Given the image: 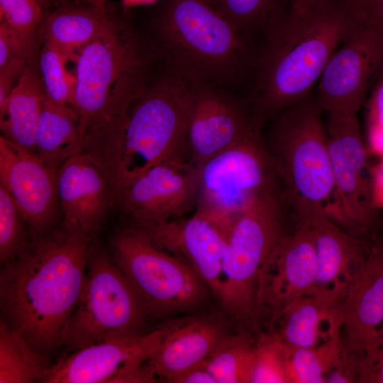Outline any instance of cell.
<instances>
[{
  "instance_id": "3957f363",
  "label": "cell",
  "mask_w": 383,
  "mask_h": 383,
  "mask_svg": "<svg viewBox=\"0 0 383 383\" xmlns=\"http://www.w3.org/2000/svg\"><path fill=\"white\" fill-rule=\"evenodd\" d=\"M150 55L127 26L109 19L76 54L72 108L82 152L101 158L120 135L132 106L148 90Z\"/></svg>"
},
{
  "instance_id": "9c48e42d",
  "label": "cell",
  "mask_w": 383,
  "mask_h": 383,
  "mask_svg": "<svg viewBox=\"0 0 383 383\" xmlns=\"http://www.w3.org/2000/svg\"><path fill=\"white\" fill-rule=\"evenodd\" d=\"M146 318L112 257L93 241L83 290L67 324L62 347L67 353L98 343L141 335Z\"/></svg>"
},
{
  "instance_id": "44dd1931",
  "label": "cell",
  "mask_w": 383,
  "mask_h": 383,
  "mask_svg": "<svg viewBox=\"0 0 383 383\" xmlns=\"http://www.w3.org/2000/svg\"><path fill=\"white\" fill-rule=\"evenodd\" d=\"M297 201L309 221L314 238L318 273L313 289L348 284L367 258L372 240L343 231L322 206L299 198Z\"/></svg>"
},
{
  "instance_id": "4dcf8cb0",
  "label": "cell",
  "mask_w": 383,
  "mask_h": 383,
  "mask_svg": "<svg viewBox=\"0 0 383 383\" xmlns=\"http://www.w3.org/2000/svg\"><path fill=\"white\" fill-rule=\"evenodd\" d=\"M218 12L251 36L282 13V0H206Z\"/></svg>"
},
{
  "instance_id": "277c9868",
  "label": "cell",
  "mask_w": 383,
  "mask_h": 383,
  "mask_svg": "<svg viewBox=\"0 0 383 383\" xmlns=\"http://www.w3.org/2000/svg\"><path fill=\"white\" fill-rule=\"evenodd\" d=\"M157 33L168 72L188 83L226 89L253 73L258 50L251 36L206 0H166Z\"/></svg>"
},
{
  "instance_id": "d590c367",
  "label": "cell",
  "mask_w": 383,
  "mask_h": 383,
  "mask_svg": "<svg viewBox=\"0 0 383 383\" xmlns=\"http://www.w3.org/2000/svg\"><path fill=\"white\" fill-rule=\"evenodd\" d=\"M36 43V38L0 22V67L16 59L29 62L35 54Z\"/></svg>"
},
{
  "instance_id": "6da1fadb",
  "label": "cell",
  "mask_w": 383,
  "mask_h": 383,
  "mask_svg": "<svg viewBox=\"0 0 383 383\" xmlns=\"http://www.w3.org/2000/svg\"><path fill=\"white\" fill-rule=\"evenodd\" d=\"M93 237L60 224L1 266V318L47 360L62 348L83 290Z\"/></svg>"
},
{
  "instance_id": "b9f144b4",
  "label": "cell",
  "mask_w": 383,
  "mask_h": 383,
  "mask_svg": "<svg viewBox=\"0 0 383 383\" xmlns=\"http://www.w3.org/2000/svg\"><path fill=\"white\" fill-rule=\"evenodd\" d=\"M371 174L374 201L379 209L383 207V161L373 170Z\"/></svg>"
},
{
  "instance_id": "bcb514c9",
  "label": "cell",
  "mask_w": 383,
  "mask_h": 383,
  "mask_svg": "<svg viewBox=\"0 0 383 383\" xmlns=\"http://www.w3.org/2000/svg\"><path fill=\"white\" fill-rule=\"evenodd\" d=\"M381 348L383 350V334H382V340H381Z\"/></svg>"
},
{
  "instance_id": "603a6c76",
  "label": "cell",
  "mask_w": 383,
  "mask_h": 383,
  "mask_svg": "<svg viewBox=\"0 0 383 383\" xmlns=\"http://www.w3.org/2000/svg\"><path fill=\"white\" fill-rule=\"evenodd\" d=\"M347 284L326 289H312L293 301L279 315L271 331L290 348L318 345L331 334L323 325L341 324L340 305Z\"/></svg>"
},
{
  "instance_id": "7a4b0ae2",
  "label": "cell",
  "mask_w": 383,
  "mask_h": 383,
  "mask_svg": "<svg viewBox=\"0 0 383 383\" xmlns=\"http://www.w3.org/2000/svg\"><path fill=\"white\" fill-rule=\"evenodd\" d=\"M354 24L344 0L284 9L263 32L258 50L250 99L256 116L265 122L311 94Z\"/></svg>"
},
{
  "instance_id": "5b68a950",
  "label": "cell",
  "mask_w": 383,
  "mask_h": 383,
  "mask_svg": "<svg viewBox=\"0 0 383 383\" xmlns=\"http://www.w3.org/2000/svg\"><path fill=\"white\" fill-rule=\"evenodd\" d=\"M189 84L167 72L131 108L119 136L99 163L113 194L184 148Z\"/></svg>"
},
{
  "instance_id": "ab89813d",
  "label": "cell",
  "mask_w": 383,
  "mask_h": 383,
  "mask_svg": "<svg viewBox=\"0 0 383 383\" xmlns=\"http://www.w3.org/2000/svg\"><path fill=\"white\" fill-rule=\"evenodd\" d=\"M357 383H383V350L372 362L362 361Z\"/></svg>"
},
{
  "instance_id": "9a60e30c",
  "label": "cell",
  "mask_w": 383,
  "mask_h": 383,
  "mask_svg": "<svg viewBox=\"0 0 383 383\" xmlns=\"http://www.w3.org/2000/svg\"><path fill=\"white\" fill-rule=\"evenodd\" d=\"M189 84L184 147L196 166L262 126L250 104L226 89L207 82Z\"/></svg>"
},
{
  "instance_id": "e0dca14e",
  "label": "cell",
  "mask_w": 383,
  "mask_h": 383,
  "mask_svg": "<svg viewBox=\"0 0 383 383\" xmlns=\"http://www.w3.org/2000/svg\"><path fill=\"white\" fill-rule=\"evenodd\" d=\"M342 349L372 362L383 334V236L346 286L340 305Z\"/></svg>"
},
{
  "instance_id": "83f0119b",
  "label": "cell",
  "mask_w": 383,
  "mask_h": 383,
  "mask_svg": "<svg viewBox=\"0 0 383 383\" xmlns=\"http://www.w3.org/2000/svg\"><path fill=\"white\" fill-rule=\"evenodd\" d=\"M255 345L247 334L227 335L206 362L216 383H250Z\"/></svg>"
},
{
  "instance_id": "7c38bea8",
  "label": "cell",
  "mask_w": 383,
  "mask_h": 383,
  "mask_svg": "<svg viewBox=\"0 0 383 383\" xmlns=\"http://www.w3.org/2000/svg\"><path fill=\"white\" fill-rule=\"evenodd\" d=\"M296 227L277 243L259 272L255 300V324L270 331L284 309L309 294L315 285L318 262L309 221L296 201Z\"/></svg>"
},
{
  "instance_id": "f1b7e54d",
  "label": "cell",
  "mask_w": 383,
  "mask_h": 383,
  "mask_svg": "<svg viewBox=\"0 0 383 383\" xmlns=\"http://www.w3.org/2000/svg\"><path fill=\"white\" fill-rule=\"evenodd\" d=\"M290 349L293 383H325L340 355V331L315 346Z\"/></svg>"
},
{
  "instance_id": "836d02e7",
  "label": "cell",
  "mask_w": 383,
  "mask_h": 383,
  "mask_svg": "<svg viewBox=\"0 0 383 383\" xmlns=\"http://www.w3.org/2000/svg\"><path fill=\"white\" fill-rule=\"evenodd\" d=\"M45 0H0V22L36 38L42 25Z\"/></svg>"
},
{
  "instance_id": "484cf974",
  "label": "cell",
  "mask_w": 383,
  "mask_h": 383,
  "mask_svg": "<svg viewBox=\"0 0 383 383\" xmlns=\"http://www.w3.org/2000/svg\"><path fill=\"white\" fill-rule=\"evenodd\" d=\"M109 19L106 11L91 6H65L52 13L43 23L44 43L75 57Z\"/></svg>"
},
{
  "instance_id": "30bf717a",
  "label": "cell",
  "mask_w": 383,
  "mask_h": 383,
  "mask_svg": "<svg viewBox=\"0 0 383 383\" xmlns=\"http://www.w3.org/2000/svg\"><path fill=\"white\" fill-rule=\"evenodd\" d=\"M322 109L311 94L272 118L270 149L284 187L291 194L322 206L334 184Z\"/></svg>"
},
{
  "instance_id": "74e56055",
  "label": "cell",
  "mask_w": 383,
  "mask_h": 383,
  "mask_svg": "<svg viewBox=\"0 0 383 383\" xmlns=\"http://www.w3.org/2000/svg\"><path fill=\"white\" fill-rule=\"evenodd\" d=\"M364 360L356 354L346 352L342 349L338 361L327 374L325 382H357L360 367Z\"/></svg>"
},
{
  "instance_id": "ffe728a7",
  "label": "cell",
  "mask_w": 383,
  "mask_h": 383,
  "mask_svg": "<svg viewBox=\"0 0 383 383\" xmlns=\"http://www.w3.org/2000/svg\"><path fill=\"white\" fill-rule=\"evenodd\" d=\"M57 191L61 223L94 238L114 203L105 172L87 155H75L60 167Z\"/></svg>"
},
{
  "instance_id": "ac0fdd59",
  "label": "cell",
  "mask_w": 383,
  "mask_h": 383,
  "mask_svg": "<svg viewBox=\"0 0 383 383\" xmlns=\"http://www.w3.org/2000/svg\"><path fill=\"white\" fill-rule=\"evenodd\" d=\"M172 325L141 335L98 343L67 353L45 370L40 382H118L157 351Z\"/></svg>"
},
{
  "instance_id": "7bdbcfd3",
  "label": "cell",
  "mask_w": 383,
  "mask_h": 383,
  "mask_svg": "<svg viewBox=\"0 0 383 383\" xmlns=\"http://www.w3.org/2000/svg\"><path fill=\"white\" fill-rule=\"evenodd\" d=\"M326 0H282V3H286L287 10L299 12L311 9L317 4Z\"/></svg>"
},
{
  "instance_id": "ba28073f",
  "label": "cell",
  "mask_w": 383,
  "mask_h": 383,
  "mask_svg": "<svg viewBox=\"0 0 383 383\" xmlns=\"http://www.w3.org/2000/svg\"><path fill=\"white\" fill-rule=\"evenodd\" d=\"M111 252L147 317L162 318L190 311L211 292L187 262L155 245L137 226L118 233L112 240Z\"/></svg>"
},
{
  "instance_id": "7402d4cb",
  "label": "cell",
  "mask_w": 383,
  "mask_h": 383,
  "mask_svg": "<svg viewBox=\"0 0 383 383\" xmlns=\"http://www.w3.org/2000/svg\"><path fill=\"white\" fill-rule=\"evenodd\" d=\"M226 335L218 324L207 319L172 324L143 367L155 382H172L206 362Z\"/></svg>"
},
{
  "instance_id": "d4e9b609",
  "label": "cell",
  "mask_w": 383,
  "mask_h": 383,
  "mask_svg": "<svg viewBox=\"0 0 383 383\" xmlns=\"http://www.w3.org/2000/svg\"><path fill=\"white\" fill-rule=\"evenodd\" d=\"M81 152L82 143L75 111L47 96L37 129L35 154L60 167L67 159Z\"/></svg>"
},
{
  "instance_id": "2e32d148",
  "label": "cell",
  "mask_w": 383,
  "mask_h": 383,
  "mask_svg": "<svg viewBox=\"0 0 383 383\" xmlns=\"http://www.w3.org/2000/svg\"><path fill=\"white\" fill-rule=\"evenodd\" d=\"M60 167L0 136V184L19 209L31 239L42 237L57 225Z\"/></svg>"
},
{
  "instance_id": "4316f807",
  "label": "cell",
  "mask_w": 383,
  "mask_h": 383,
  "mask_svg": "<svg viewBox=\"0 0 383 383\" xmlns=\"http://www.w3.org/2000/svg\"><path fill=\"white\" fill-rule=\"evenodd\" d=\"M50 365L0 318V383L40 382Z\"/></svg>"
},
{
  "instance_id": "f546056e",
  "label": "cell",
  "mask_w": 383,
  "mask_h": 383,
  "mask_svg": "<svg viewBox=\"0 0 383 383\" xmlns=\"http://www.w3.org/2000/svg\"><path fill=\"white\" fill-rule=\"evenodd\" d=\"M250 383H293L291 349L270 332L255 343Z\"/></svg>"
},
{
  "instance_id": "8fae6325",
  "label": "cell",
  "mask_w": 383,
  "mask_h": 383,
  "mask_svg": "<svg viewBox=\"0 0 383 383\" xmlns=\"http://www.w3.org/2000/svg\"><path fill=\"white\" fill-rule=\"evenodd\" d=\"M326 126L333 172V221L355 235L372 240L379 223V208L368 167V150L357 115L328 116Z\"/></svg>"
},
{
  "instance_id": "52a82bcc",
  "label": "cell",
  "mask_w": 383,
  "mask_h": 383,
  "mask_svg": "<svg viewBox=\"0 0 383 383\" xmlns=\"http://www.w3.org/2000/svg\"><path fill=\"white\" fill-rule=\"evenodd\" d=\"M258 126L198 167L196 213L226 237L234 218L258 197L284 188Z\"/></svg>"
},
{
  "instance_id": "ee69618b",
  "label": "cell",
  "mask_w": 383,
  "mask_h": 383,
  "mask_svg": "<svg viewBox=\"0 0 383 383\" xmlns=\"http://www.w3.org/2000/svg\"><path fill=\"white\" fill-rule=\"evenodd\" d=\"M160 0H121V3L124 8L129 9L137 6L150 5Z\"/></svg>"
},
{
  "instance_id": "8992f818",
  "label": "cell",
  "mask_w": 383,
  "mask_h": 383,
  "mask_svg": "<svg viewBox=\"0 0 383 383\" xmlns=\"http://www.w3.org/2000/svg\"><path fill=\"white\" fill-rule=\"evenodd\" d=\"M294 200L284 188L258 197L233 220L226 234L218 300L236 319L255 326L259 272L286 230Z\"/></svg>"
},
{
  "instance_id": "5bb4252c",
  "label": "cell",
  "mask_w": 383,
  "mask_h": 383,
  "mask_svg": "<svg viewBox=\"0 0 383 383\" xmlns=\"http://www.w3.org/2000/svg\"><path fill=\"white\" fill-rule=\"evenodd\" d=\"M198 167L180 154L145 170L115 196L138 227L162 223L184 216L196 208Z\"/></svg>"
},
{
  "instance_id": "e575fe53",
  "label": "cell",
  "mask_w": 383,
  "mask_h": 383,
  "mask_svg": "<svg viewBox=\"0 0 383 383\" xmlns=\"http://www.w3.org/2000/svg\"><path fill=\"white\" fill-rule=\"evenodd\" d=\"M370 89L366 116V143L369 150L383 155V67Z\"/></svg>"
},
{
  "instance_id": "d6986e66",
  "label": "cell",
  "mask_w": 383,
  "mask_h": 383,
  "mask_svg": "<svg viewBox=\"0 0 383 383\" xmlns=\"http://www.w3.org/2000/svg\"><path fill=\"white\" fill-rule=\"evenodd\" d=\"M138 228L155 245L187 262L218 299L226 237L213 223L195 213L191 217Z\"/></svg>"
},
{
  "instance_id": "1f68e13d",
  "label": "cell",
  "mask_w": 383,
  "mask_h": 383,
  "mask_svg": "<svg viewBox=\"0 0 383 383\" xmlns=\"http://www.w3.org/2000/svg\"><path fill=\"white\" fill-rule=\"evenodd\" d=\"M71 58L74 59L46 43L39 58V71L48 98L55 104L70 107L75 84L74 74H70L67 68Z\"/></svg>"
},
{
  "instance_id": "cb8c5ba5",
  "label": "cell",
  "mask_w": 383,
  "mask_h": 383,
  "mask_svg": "<svg viewBox=\"0 0 383 383\" xmlns=\"http://www.w3.org/2000/svg\"><path fill=\"white\" fill-rule=\"evenodd\" d=\"M46 98L40 71L29 64L0 106L1 135L35 153L37 129Z\"/></svg>"
},
{
  "instance_id": "60d3db41",
  "label": "cell",
  "mask_w": 383,
  "mask_h": 383,
  "mask_svg": "<svg viewBox=\"0 0 383 383\" xmlns=\"http://www.w3.org/2000/svg\"><path fill=\"white\" fill-rule=\"evenodd\" d=\"M206 362L178 376L172 383H216L206 369Z\"/></svg>"
},
{
  "instance_id": "f6af8a7d",
  "label": "cell",
  "mask_w": 383,
  "mask_h": 383,
  "mask_svg": "<svg viewBox=\"0 0 383 383\" xmlns=\"http://www.w3.org/2000/svg\"><path fill=\"white\" fill-rule=\"evenodd\" d=\"M88 5L91 6L101 11L106 12V0H84Z\"/></svg>"
},
{
  "instance_id": "f35d334b",
  "label": "cell",
  "mask_w": 383,
  "mask_h": 383,
  "mask_svg": "<svg viewBox=\"0 0 383 383\" xmlns=\"http://www.w3.org/2000/svg\"><path fill=\"white\" fill-rule=\"evenodd\" d=\"M28 65L25 60L16 59L0 67V106L4 104Z\"/></svg>"
},
{
  "instance_id": "d6a6232c",
  "label": "cell",
  "mask_w": 383,
  "mask_h": 383,
  "mask_svg": "<svg viewBox=\"0 0 383 383\" xmlns=\"http://www.w3.org/2000/svg\"><path fill=\"white\" fill-rule=\"evenodd\" d=\"M31 236L13 199L0 184V263L4 265L20 256Z\"/></svg>"
},
{
  "instance_id": "4fadbf2b",
  "label": "cell",
  "mask_w": 383,
  "mask_h": 383,
  "mask_svg": "<svg viewBox=\"0 0 383 383\" xmlns=\"http://www.w3.org/2000/svg\"><path fill=\"white\" fill-rule=\"evenodd\" d=\"M383 67V38L354 24L327 62L316 100L328 116L357 114Z\"/></svg>"
},
{
  "instance_id": "8d00e7d4",
  "label": "cell",
  "mask_w": 383,
  "mask_h": 383,
  "mask_svg": "<svg viewBox=\"0 0 383 383\" xmlns=\"http://www.w3.org/2000/svg\"><path fill=\"white\" fill-rule=\"evenodd\" d=\"M355 23L383 38V0H345Z\"/></svg>"
}]
</instances>
